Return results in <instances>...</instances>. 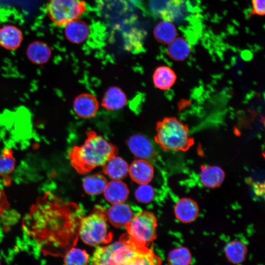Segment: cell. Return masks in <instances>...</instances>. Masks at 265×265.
I'll use <instances>...</instances> for the list:
<instances>
[{
  "instance_id": "7c38bea8",
  "label": "cell",
  "mask_w": 265,
  "mask_h": 265,
  "mask_svg": "<svg viewBox=\"0 0 265 265\" xmlns=\"http://www.w3.org/2000/svg\"><path fill=\"white\" fill-rule=\"evenodd\" d=\"M174 213L179 221L185 223H190L194 221L198 215V206L193 199L183 198L175 204Z\"/></svg>"
},
{
  "instance_id": "44dd1931",
  "label": "cell",
  "mask_w": 265,
  "mask_h": 265,
  "mask_svg": "<svg viewBox=\"0 0 265 265\" xmlns=\"http://www.w3.org/2000/svg\"><path fill=\"white\" fill-rule=\"evenodd\" d=\"M167 53L171 59L181 61L186 59L191 52L190 46L187 40L181 37H176L168 44Z\"/></svg>"
},
{
  "instance_id": "6da1fadb",
  "label": "cell",
  "mask_w": 265,
  "mask_h": 265,
  "mask_svg": "<svg viewBox=\"0 0 265 265\" xmlns=\"http://www.w3.org/2000/svg\"><path fill=\"white\" fill-rule=\"evenodd\" d=\"M50 191L39 197L22 221L26 234L45 255H58L71 244L77 228L75 208Z\"/></svg>"
},
{
  "instance_id": "cb8c5ba5",
  "label": "cell",
  "mask_w": 265,
  "mask_h": 265,
  "mask_svg": "<svg viewBox=\"0 0 265 265\" xmlns=\"http://www.w3.org/2000/svg\"><path fill=\"white\" fill-rule=\"evenodd\" d=\"M154 34L158 42L168 44L176 37L177 30L171 22L163 20L156 26Z\"/></svg>"
},
{
  "instance_id": "484cf974",
  "label": "cell",
  "mask_w": 265,
  "mask_h": 265,
  "mask_svg": "<svg viewBox=\"0 0 265 265\" xmlns=\"http://www.w3.org/2000/svg\"><path fill=\"white\" fill-rule=\"evenodd\" d=\"M119 265H161V261L152 249L146 247L133 258Z\"/></svg>"
},
{
  "instance_id": "4316f807",
  "label": "cell",
  "mask_w": 265,
  "mask_h": 265,
  "mask_svg": "<svg viewBox=\"0 0 265 265\" xmlns=\"http://www.w3.org/2000/svg\"><path fill=\"white\" fill-rule=\"evenodd\" d=\"M89 255L83 249L72 247L69 248L64 255V265H88Z\"/></svg>"
},
{
  "instance_id": "9a60e30c",
  "label": "cell",
  "mask_w": 265,
  "mask_h": 265,
  "mask_svg": "<svg viewBox=\"0 0 265 265\" xmlns=\"http://www.w3.org/2000/svg\"><path fill=\"white\" fill-rule=\"evenodd\" d=\"M26 54L31 62L36 65H42L49 61L52 55V51L46 43L35 41L28 45Z\"/></svg>"
},
{
  "instance_id": "ffe728a7",
  "label": "cell",
  "mask_w": 265,
  "mask_h": 265,
  "mask_svg": "<svg viewBox=\"0 0 265 265\" xmlns=\"http://www.w3.org/2000/svg\"><path fill=\"white\" fill-rule=\"evenodd\" d=\"M176 80L175 72L167 66L158 67L153 75V81L155 86L162 90H167L171 88Z\"/></svg>"
},
{
  "instance_id": "d6986e66",
  "label": "cell",
  "mask_w": 265,
  "mask_h": 265,
  "mask_svg": "<svg viewBox=\"0 0 265 265\" xmlns=\"http://www.w3.org/2000/svg\"><path fill=\"white\" fill-rule=\"evenodd\" d=\"M129 165L122 158L117 156L110 159L103 165V172L112 180H120L129 172Z\"/></svg>"
},
{
  "instance_id": "9c48e42d",
  "label": "cell",
  "mask_w": 265,
  "mask_h": 265,
  "mask_svg": "<svg viewBox=\"0 0 265 265\" xmlns=\"http://www.w3.org/2000/svg\"><path fill=\"white\" fill-rule=\"evenodd\" d=\"M150 7L157 16L172 22L180 13L181 2L180 0H150Z\"/></svg>"
},
{
  "instance_id": "ac0fdd59",
  "label": "cell",
  "mask_w": 265,
  "mask_h": 265,
  "mask_svg": "<svg viewBox=\"0 0 265 265\" xmlns=\"http://www.w3.org/2000/svg\"><path fill=\"white\" fill-rule=\"evenodd\" d=\"M103 192L106 201L115 204L123 203L127 199L129 189L124 182L120 180H112L107 183Z\"/></svg>"
},
{
  "instance_id": "8992f818",
  "label": "cell",
  "mask_w": 265,
  "mask_h": 265,
  "mask_svg": "<svg viewBox=\"0 0 265 265\" xmlns=\"http://www.w3.org/2000/svg\"><path fill=\"white\" fill-rule=\"evenodd\" d=\"M86 10L83 0H49L46 7L47 16L57 26L64 27L79 18Z\"/></svg>"
},
{
  "instance_id": "603a6c76",
  "label": "cell",
  "mask_w": 265,
  "mask_h": 265,
  "mask_svg": "<svg viewBox=\"0 0 265 265\" xmlns=\"http://www.w3.org/2000/svg\"><path fill=\"white\" fill-rule=\"evenodd\" d=\"M16 166V159L13 151L5 148L0 155V178L6 185L10 184V175L14 171Z\"/></svg>"
},
{
  "instance_id": "f546056e",
  "label": "cell",
  "mask_w": 265,
  "mask_h": 265,
  "mask_svg": "<svg viewBox=\"0 0 265 265\" xmlns=\"http://www.w3.org/2000/svg\"><path fill=\"white\" fill-rule=\"evenodd\" d=\"M10 207V204L4 191L0 188V217L5 214Z\"/></svg>"
},
{
  "instance_id": "30bf717a",
  "label": "cell",
  "mask_w": 265,
  "mask_h": 265,
  "mask_svg": "<svg viewBox=\"0 0 265 265\" xmlns=\"http://www.w3.org/2000/svg\"><path fill=\"white\" fill-rule=\"evenodd\" d=\"M128 173L135 183L139 185L147 184L152 180L154 169L148 160L137 159L129 166Z\"/></svg>"
},
{
  "instance_id": "7a4b0ae2",
  "label": "cell",
  "mask_w": 265,
  "mask_h": 265,
  "mask_svg": "<svg viewBox=\"0 0 265 265\" xmlns=\"http://www.w3.org/2000/svg\"><path fill=\"white\" fill-rule=\"evenodd\" d=\"M86 138L81 146L73 147L68 153L72 167L80 174L90 172L95 168L104 165L117 156L118 149L95 131L86 132Z\"/></svg>"
},
{
  "instance_id": "ba28073f",
  "label": "cell",
  "mask_w": 265,
  "mask_h": 265,
  "mask_svg": "<svg viewBox=\"0 0 265 265\" xmlns=\"http://www.w3.org/2000/svg\"><path fill=\"white\" fill-rule=\"evenodd\" d=\"M129 148L138 159L149 160L155 158L156 153L152 143L144 135L135 134L127 141Z\"/></svg>"
},
{
  "instance_id": "d4e9b609",
  "label": "cell",
  "mask_w": 265,
  "mask_h": 265,
  "mask_svg": "<svg viewBox=\"0 0 265 265\" xmlns=\"http://www.w3.org/2000/svg\"><path fill=\"white\" fill-rule=\"evenodd\" d=\"M107 181L104 176L100 173L86 177L83 181L85 192L89 195H97L104 192Z\"/></svg>"
},
{
  "instance_id": "2e32d148",
  "label": "cell",
  "mask_w": 265,
  "mask_h": 265,
  "mask_svg": "<svg viewBox=\"0 0 265 265\" xmlns=\"http://www.w3.org/2000/svg\"><path fill=\"white\" fill-rule=\"evenodd\" d=\"M223 169L216 165L201 166L200 179L202 184L206 187L215 188L222 184L225 178Z\"/></svg>"
},
{
  "instance_id": "4fadbf2b",
  "label": "cell",
  "mask_w": 265,
  "mask_h": 265,
  "mask_svg": "<svg viewBox=\"0 0 265 265\" xmlns=\"http://www.w3.org/2000/svg\"><path fill=\"white\" fill-rule=\"evenodd\" d=\"M23 39L22 31L13 25H6L0 28V46L10 51L17 49Z\"/></svg>"
},
{
  "instance_id": "e0dca14e",
  "label": "cell",
  "mask_w": 265,
  "mask_h": 265,
  "mask_svg": "<svg viewBox=\"0 0 265 265\" xmlns=\"http://www.w3.org/2000/svg\"><path fill=\"white\" fill-rule=\"evenodd\" d=\"M127 102L124 91L117 86L109 87L105 93L102 106L107 110H117L123 107Z\"/></svg>"
},
{
  "instance_id": "f1b7e54d",
  "label": "cell",
  "mask_w": 265,
  "mask_h": 265,
  "mask_svg": "<svg viewBox=\"0 0 265 265\" xmlns=\"http://www.w3.org/2000/svg\"><path fill=\"white\" fill-rule=\"evenodd\" d=\"M154 193V190L150 185L148 184L140 185L135 191V197L139 202L147 203L153 200Z\"/></svg>"
},
{
  "instance_id": "4dcf8cb0",
  "label": "cell",
  "mask_w": 265,
  "mask_h": 265,
  "mask_svg": "<svg viewBox=\"0 0 265 265\" xmlns=\"http://www.w3.org/2000/svg\"><path fill=\"white\" fill-rule=\"evenodd\" d=\"M252 13L259 16H264L265 13V0H252Z\"/></svg>"
},
{
  "instance_id": "52a82bcc",
  "label": "cell",
  "mask_w": 265,
  "mask_h": 265,
  "mask_svg": "<svg viewBox=\"0 0 265 265\" xmlns=\"http://www.w3.org/2000/svg\"><path fill=\"white\" fill-rule=\"evenodd\" d=\"M99 103L92 94L84 93L74 99L73 108L76 115L80 118L87 119L94 117L99 109Z\"/></svg>"
},
{
  "instance_id": "7402d4cb",
  "label": "cell",
  "mask_w": 265,
  "mask_h": 265,
  "mask_svg": "<svg viewBox=\"0 0 265 265\" xmlns=\"http://www.w3.org/2000/svg\"><path fill=\"white\" fill-rule=\"evenodd\" d=\"M224 252L227 259L234 264L242 263L247 252L246 245L243 242L233 240L228 243L225 247Z\"/></svg>"
},
{
  "instance_id": "5bb4252c",
  "label": "cell",
  "mask_w": 265,
  "mask_h": 265,
  "mask_svg": "<svg viewBox=\"0 0 265 265\" xmlns=\"http://www.w3.org/2000/svg\"><path fill=\"white\" fill-rule=\"evenodd\" d=\"M64 27L65 37L72 43H82L87 38L89 34L88 25L80 18L70 22Z\"/></svg>"
},
{
  "instance_id": "5b68a950",
  "label": "cell",
  "mask_w": 265,
  "mask_h": 265,
  "mask_svg": "<svg viewBox=\"0 0 265 265\" xmlns=\"http://www.w3.org/2000/svg\"><path fill=\"white\" fill-rule=\"evenodd\" d=\"M157 220L151 212H139L133 216L125 228L129 237L136 244L142 247L149 245L157 237Z\"/></svg>"
},
{
  "instance_id": "8fae6325",
  "label": "cell",
  "mask_w": 265,
  "mask_h": 265,
  "mask_svg": "<svg viewBox=\"0 0 265 265\" xmlns=\"http://www.w3.org/2000/svg\"><path fill=\"white\" fill-rule=\"evenodd\" d=\"M133 216L131 207L124 202L113 204L107 211L108 220L116 228H125Z\"/></svg>"
},
{
  "instance_id": "3957f363",
  "label": "cell",
  "mask_w": 265,
  "mask_h": 265,
  "mask_svg": "<svg viewBox=\"0 0 265 265\" xmlns=\"http://www.w3.org/2000/svg\"><path fill=\"white\" fill-rule=\"evenodd\" d=\"M155 140L162 149L173 151H186L194 142L188 126L175 117L157 122Z\"/></svg>"
},
{
  "instance_id": "1f68e13d",
  "label": "cell",
  "mask_w": 265,
  "mask_h": 265,
  "mask_svg": "<svg viewBox=\"0 0 265 265\" xmlns=\"http://www.w3.org/2000/svg\"><path fill=\"white\" fill-rule=\"evenodd\" d=\"M1 265V259H0V265Z\"/></svg>"
},
{
  "instance_id": "83f0119b",
  "label": "cell",
  "mask_w": 265,
  "mask_h": 265,
  "mask_svg": "<svg viewBox=\"0 0 265 265\" xmlns=\"http://www.w3.org/2000/svg\"><path fill=\"white\" fill-rule=\"evenodd\" d=\"M167 261L169 265H190L192 255L187 248L179 247L174 248L169 253Z\"/></svg>"
},
{
  "instance_id": "277c9868",
  "label": "cell",
  "mask_w": 265,
  "mask_h": 265,
  "mask_svg": "<svg viewBox=\"0 0 265 265\" xmlns=\"http://www.w3.org/2000/svg\"><path fill=\"white\" fill-rule=\"evenodd\" d=\"M107 211L101 206L95 207L92 212L80 220L78 234L81 240L90 246L107 244L113 235L107 224Z\"/></svg>"
}]
</instances>
